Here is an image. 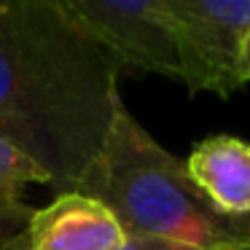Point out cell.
Masks as SVG:
<instances>
[{"label": "cell", "instance_id": "obj_1", "mask_svg": "<svg viewBox=\"0 0 250 250\" xmlns=\"http://www.w3.org/2000/svg\"><path fill=\"white\" fill-rule=\"evenodd\" d=\"M119 70L67 22L57 0H0V140L73 191L97 159Z\"/></svg>", "mask_w": 250, "mask_h": 250}, {"label": "cell", "instance_id": "obj_2", "mask_svg": "<svg viewBox=\"0 0 250 250\" xmlns=\"http://www.w3.org/2000/svg\"><path fill=\"white\" fill-rule=\"evenodd\" d=\"M73 191L103 202L126 237H153L199 250L250 245V215L218 212L172 156L124 105L116 103L97 159Z\"/></svg>", "mask_w": 250, "mask_h": 250}, {"label": "cell", "instance_id": "obj_3", "mask_svg": "<svg viewBox=\"0 0 250 250\" xmlns=\"http://www.w3.org/2000/svg\"><path fill=\"white\" fill-rule=\"evenodd\" d=\"M167 11L178 49V78L186 89L218 97L242 89L250 0H167Z\"/></svg>", "mask_w": 250, "mask_h": 250}, {"label": "cell", "instance_id": "obj_4", "mask_svg": "<svg viewBox=\"0 0 250 250\" xmlns=\"http://www.w3.org/2000/svg\"><path fill=\"white\" fill-rule=\"evenodd\" d=\"M67 22L121 73L178 78L167 0H57Z\"/></svg>", "mask_w": 250, "mask_h": 250}, {"label": "cell", "instance_id": "obj_5", "mask_svg": "<svg viewBox=\"0 0 250 250\" xmlns=\"http://www.w3.org/2000/svg\"><path fill=\"white\" fill-rule=\"evenodd\" d=\"M24 234L30 250H119L126 239L113 212L78 191L57 194L35 210Z\"/></svg>", "mask_w": 250, "mask_h": 250}, {"label": "cell", "instance_id": "obj_6", "mask_svg": "<svg viewBox=\"0 0 250 250\" xmlns=\"http://www.w3.org/2000/svg\"><path fill=\"white\" fill-rule=\"evenodd\" d=\"M186 172L218 212L250 215V143L231 135H212L183 159Z\"/></svg>", "mask_w": 250, "mask_h": 250}, {"label": "cell", "instance_id": "obj_7", "mask_svg": "<svg viewBox=\"0 0 250 250\" xmlns=\"http://www.w3.org/2000/svg\"><path fill=\"white\" fill-rule=\"evenodd\" d=\"M30 186H49V178L14 146L0 140V245L24 231L33 218Z\"/></svg>", "mask_w": 250, "mask_h": 250}, {"label": "cell", "instance_id": "obj_8", "mask_svg": "<svg viewBox=\"0 0 250 250\" xmlns=\"http://www.w3.org/2000/svg\"><path fill=\"white\" fill-rule=\"evenodd\" d=\"M119 250H199V248L167 242V239H153V237H126Z\"/></svg>", "mask_w": 250, "mask_h": 250}, {"label": "cell", "instance_id": "obj_9", "mask_svg": "<svg viewBox=\"0 0 250 250\" xmlns=\"http://www.w3.org/2000/svg\"><path fill=\"white\" fill-rule=\"evenodd\" d=\"M0 250H30V242H27V234L19 231L17 237H11L8 242L0 245Z\"/></svg>", "mask_w": 250, "mask_h": 250}, {"label": "cell", "instance_id": "obj_10", "mask_svg": "<svg viewBox=\"0 0 250 250\" xmlns=\"http://www.w3.org/2000/svg\"><path fill=\"white\" fill-rule=\"evenodd\" d=\"M242 76H245V83H248V81H250V33H248L245 51H242Z\"/></svg>", "mask_w": 250, "mask_h": 250}, {"label": "cell", "instance_id": "obj_11", "mask_svg": "<svg viewBox=\"0 0 250 250\" xmlns=\"http://www.w3.org/2000/svg\"><path fill=\"white\" fill-rule=\"evenodd\" d=\"M239 250H250V245H245V248H239Z\"/></svg>", "mask_w": 250, "mask_h": 250}]
</instances>
